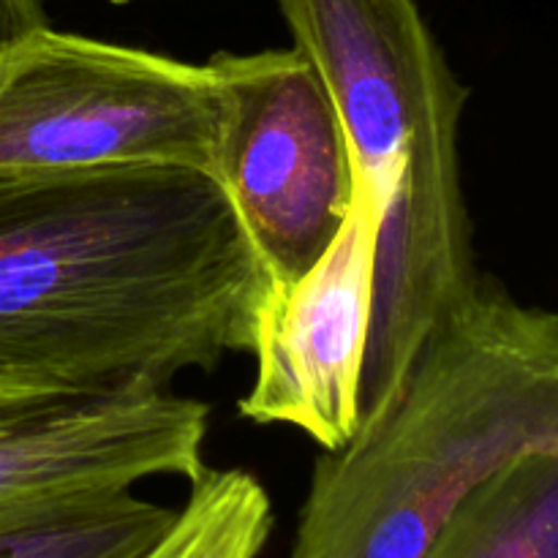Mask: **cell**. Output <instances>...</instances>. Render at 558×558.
I'll return each instance as SVG.
<instances>
[{"mask_svg": "<svg viewBox=\"0 0 558 558\" xmlns=\"http://www.w3.org/2000/svg\"><path fill=\"white\" fill-rule=\"evenodd\" d=\"M267 287L210 174H0V376L65 398L169 390L251 352Z\"/></svg>", "mask_w": 558, "mask_h": 558, "instance_id": "6da1fadb", "label": "cell"}, {"mask_svg": "<svg viewBox=\"0 0 558 558\" xmlns=\"http://www.w3.org/2000/svg\"><path fill=\"white\" fill-rule=\"evenodd\" d=\"M558 445V314L494 281L439 316L390 401L322 452L292 558H420L515 456Z\"/></svg>", "mask_w": 558, "mask_h": 558, "instance_id": "7a4b0ae2", "label": "cell"}, {"mask_svg": "<svg viewBox=\"0 0 558 558\" xmlns=\"http://www.w3.org/2000/svg\"><path fill=\"white\" fill-rule=\"evenodd\" d=\"M325 76L376 216L360 425L396 392L430 327L477 281L461 180L458 80L417 0H278ZM357 425V428H360Z\"/></svg>", "mask_w": 558, "mask_h": 558, "instance_id": "3957f363", "label": "cell"}, {"mask_svg": "<svg viewBox=\"0 0 558 558\" xmlns=\"http://www.w3.org/2000/svg\"><path fill=\"white\" fill-rule=\"evenodd\" d=\"M218 120L207 63L44 25L0 74V174L172 167L213 178Z\"/></svg>", "mask_w": 558, "mask_h": 558, "instance_id": "277c9868", "label": "cell"}, {"mask_svg": "<svg viewBox=\"0 0 558 558\" xmlns=\"http://www.w3.org/2000/svg\"><path fill=\"white\" fill-rule=\"evenodd\" d=\"M221 98L213 178L272 283L325 256L357 196V163L336 98L292 47L216 52Z\"/></svg>", "mask_w": 558, "mask_h": 558, "instance_id": "5b68a950", "label": "cell"}, {"mask_svg": "<svg viewBox=\"0 0 558 558\" xmlns=\"http://www.w3.org/2000/svg\"><path fill=\"white\" fill-rule=\"evenodd\" d=\"M360 180V174H357ZM376 216L363 180L319 262L289 283H272L254 322L256 376L240 414L256 425H289L336 452L360 425V385L374 308Z\"/></svg>", "mask_w": 558, "mask_h": 558, "instance_id": "8992f818", "label": "cell"}, {"mask_svg": "<svg viewBox=\"0 0 558 558\" xmlns=\"http://www.w3.org/2000/svg\"><path fill=\"white\" fill-rule=\"evenodd\" d=\"M210 407L172 390L65 398L0 376V505L194 480Z\"/></svg>", "mask_w": 558, "mask_h": 558, "instance_id": "52a82bcc", "label": "cell"}, {"mask_svg": "<svg viewBox=\"0 0 558 558\" xmlns=\"http://www.w3.org/2000/svg\"><path fill=\"white\" fill-rule=\"evenodd\" d=\"M174 512L134 488L3 501L0 558H136L167 532Z\"/></svg>", "mask_w": 558, "mask_h": 558, "instance_id": "ba28073f", "label": "cell"}, {"mask_svg": "<svg viewBox=\"0 0 558 558\" xmlns=\"http://www.w3.org/2000/svg\"><path fill=\"white\" fill-rule=\"evenodd\" d=\"M420 558H558V445L496 469Z\"/></svg>", "mask_w": 558, "mask_h": 558, "instance_id": "9c48e42d", "label": "cell"}, {"mask_svg": "<svg viewBox=\"0 0 558 558\" xmlns=\"http://www.w3.org/2000/svg\"><path fill=\"white\" fill-rule=\"evenodd\" d=\"M272 523V501L259 477L205 466L167 532L136 558H259Z\"/></svg>", "mask_w": 558, "mask_h": 558, "instance_id": "30bf717a", "label": "cell"}, {"mask_svg": "<svg viewBox=\"0 0 558 558\" xmlns=\"http://www.w3.org/2000/svg\"><path fill=\"white\" fill-rule=\"evenodd\" d=\"M44 25H49L44 0H0V74L9 54Z\"/></svg>", "mask_w": 558, "mask_h": 558, "instance_id": "8fae6325", "label": "cell"}, {"mask_svg": "<svg viewBox=\"0 0 558 558\" xmlns=\"http://www.w3.org/2000/svg\"><path fill=\"white\" fill-rule=\"evenodd\" d=\"M109 3H114V5H129V3H136V0H109Z\"/></svg>", "mask_w": 558, "mask_h": 558, "instance_id": "7c38bea8", "label": "cell"}]
</instances>
